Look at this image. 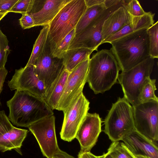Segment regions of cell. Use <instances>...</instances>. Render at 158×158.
Listing matches in <instances>:
<instances>
[{
	"mask_svg": "<svg viewBox=\"0 0 158 158\" xmlns=\"http://www.w3.org/2000/svg\"><path fill=\"white\" fill-rule=\"evenodd\" d=\"M9 109L8 117L13 125L28 127L35 123L54 115L44 99L29 93L15 90L6 102Z\"/></svg>",
	"mask_w": 158,
	"mask_h": 158,
	"instance_id": "6da1fadb",
	"label": "cell"
},
{
	"mask_svg": "<svg viewBox=\"0 0 158 158\" xmlns=\"http://www.w3.org/2000/svg\"><path fill=\"white\" fill-rule=\"evenodd\" d=\"M120 70L111 49H103L89 60L87 82L95 94L109 90L117 82Z\"/></svg>",
	"mask_w": 158,
	"mask_h": 158,
	"instance_id": "7a4b0ae2",
	"label": "cell"
},
{
	"mask_svg": "<svg viewBox=\"0 0 158 158\" xmlns=\"http://www.w3.org/2000/svg\"><path fill=\"white\" fill-rule=\"evenodd\" d=\"M147 29L133 33L110 43L111 49L122 71L131 69L150 57Z\"/></svg>",
	"mask_w": 158,
	"mask_h": 158,
	"instance_id": "3957f363",
	"label": "cell"
},
{
	"mask_svg": "<svg viewBox=\"0 0 158 158\" xmlns=\"http://www.w3.org/2000/svg\"><path fill=\"white\" fill-rule=\"evenodd\" d=\"M87 8L84 0H71L60 10L49 25L48 38L51 50L58 47L75 28Z\"/></svg>",
	"mask_w": 158,
	"mask_h": 158,
	"instance_id": "277c9868",
	"label": "cell"
},
{
	"mask_svg": "<svg viewBox=\"0 0 158 158\" xmlns=\"http://www.w3.org/2000/svg\"><path fill=\"white\" fill-rule=\"evenodd\" d=\"M104 131L112 142L122 141L135 130L133 108L123 97L112 104L104 121Z\"/></svg>",
	"mask_w": 158,
	"mask_h": 158,
	"instance_id": "5b68a950",
	"label": "cell"
},
{
	"mask_svg": "<svg viewBox=\"0 0 158 158\" xmlns=\"http://www.w3.org/2000/svg\"><path fill=\"white\" fill-rule=\"evenodd\" d=\"M154 59L150 57L127 70L122 71L118 80L120 84L124 97L132 106L140 102V92L146 79L152 73Z\"/></svg>",
	"mask_w": 158,
	"mask_h": 158,
	"instance_id": "8992f818",
	"label": "cell"
},
{
	"mask_svg": "<svg viewBox=\"0 0 158 158\" xmlns=\"http://www.w3.org/2000/svg\"><path fill=\"white\" fill-rule=\"evenodd\" d=\"M123 1L106 9L83 30L75 34L68 50L84 48L98 51L102 41V32L104 22L112 13L122 5Z\"/></svg>",
	"mask_w": 158,
	"mask_h": 158,
	"instance_id": "52a82bcc",
	"label": "cell"
},
{
	"mask_svg": "<svg viewBox=\"0 0 158 158\" xmlns=\"http://www.w3.org/2000/svg\"><path fill=\"white\" fill-rule=\"evenodd\" d=\"M132 106L135 129L156 142L158 140V101H150Z\"/></svg>",
	"mask_w": 158,
	"mask_h": 158,
	"instance_id": "ba28073f",
	"label": "cell"
},
{
	"mask_svg": "<svg viewBox=\"0 0 158 158\" xmlns=\"http://www.w3.org/2000/svg\"><path fill=\"white\" fill-rule=\"evenodd\" d=\"M89 102L81 93L63 112L64 118L60 138L70 142L75 138L78 130L89 109Z\"/></svg>",
	"mask_w": 158,
	"mask_h": 158,
	"instance_id": "9c48e42d",
	"label": "cell"
},
{
	"mask_svg": "<svg viewBox=\"0 0 158 158\" xmlns=\"http://www.w3.org/2000/svg\"><path fill=\"white\" fill-rule=\"evenodd\" d=\"M54 115L43 118L28 127L39 145L41 152L47 158H52L60 150L55 131Z\"/></svg>",
	"mask_w": 158,
	"mask_h": 158,
	"instance_id": "30bf717a",
	"label": "cell"
},
{
	"mask_svg": "<svg viewBox=\"0 0 158 158\" xmlns=\"http://www.w3.org/2000/svg\"><path fill=\"white\" fill-rule=\"evenodd\" d=\"M33 66L35 74L44 83L46 91L65 69L63 59L52 55L48 37L42 53Z\"/></svg>",
	"mask_w": 158,
	"mask_h": 158,
	"instance_id": "8fae6325",
	"label": "cell"
},
{
	"mask_svg": "<svg viewBox=\"0 0 158 158\" xmlns=\"http://www.w3.org/2000/svg\"><path fill=\"white\" fill-rule=\"evenodd\" d=\"M90 58L69 72L56 110L64 111L81 93L87 82Z\"/></svg>",
	"mask_w": 158,
	"mask_h": 158,
	"instance_id": "7c38bea8",
	"label": "cell"
},
{
	"mask_svg": "<svg viewBox=\"0 0 158 158\" xmlns=\"http://www.w3.org/2000/svg\"><path fill=\"white\" fill-rule=\"evenodd\" d=\"M8 85L11 90L27 92L44 99L46 92L44 84L35 74L32 65L16 69Z\"/></svg>",
	"mask_w": 158,
	"mask_h": 158,
	"instance_id": "4fadbf2b",
	"label": "cell"
},
{
	"mask_svg": "<svg viewBox=\"0 0 158 158\" xmlns=\"http://www.w3.org/2000/svg\"><path fill=\"white\" fill-rule=\"evenodd\" d=\"M102 123L98 114L87 113L81 122L75 137L80 146V152H90L96 144L102 131Z\"/></svg>",
	"mask_w": 158,
	"mask_h": 158,
	"instance_id": "5bb4252c",
	"label": "cell"
},
{
	"mask_svg": "<svg viewBox=\"0 0 158 158\" xmlns=\"http://www.w3.org/2000/svg\"><path fill=\"white\" fill-rule=\"evenodd\" d=\"M71 0H35L27 13L33 19L35 26L48 25L60 10Z\"/></svg>",
	"mask_w": 158,
	"mask_h": 158,
	"instance_id": "9a60e30c",
	"label": "cell"
},
{
	"mask_svg": "<svg viewBox=\"0 0 158 158\" xmlns=\"http://www.w3.org/2000/svg\"><path fill=\"white\" fill-rule=\"evenodd\" d=\"M122 141L135 156H145L158 158V148L156 142L135 130L126 135Z\"/></svg>",
	"mask_w": 158,
	"mask_h": 158,
	"instance_id": "2e32d148",
	"label": "cell"
},
{
	"mask_svg": "<svg viewBox=\"0 0 158 158\" xmlns=\"http://www.w3.org/2000/svg\"><path fill=\"white\" fill-rule=\"evenodd\" d=\"M155 14L151 12H147L140 16H132L131 22L125 26L118 31L103 41L101 44L111 43L121 38L136 32L147 29L154 24Z\"/></svg>",
	"mask_w": 158,
	"mask_h": 158,
	"instance_id": "e0dca14e",
	"label": "cell"
},
{
	"mask_svg": "<svg viewBox=\"0 0 158 158\" xmlns=\"http://www.w3.org/2000/svg\"><path fill=\"white\" fill-rule=\"evenodd\" d=\"M132 18V16L122 5L113 11L103 24L102 32V41L130 23Z\"/></svg>",
	"mask_w": 158,
	"mask_h": 158,
	"instance_id": "ac0fdd59",
	"label": "cell"
},
{
	"mask_svg": "<svg viewBox=\"0 0 158 158\" xmlns=\"http://www.w3.org/2000/svg\"><path fill=\"white\" fill-rule=\"evenodd\" d=\"M28 131L14 127L0 135V151L2 152L12 149L19 150L27 136Z\"/></svg>",
	"mask_w": 158,
	"mask_h": 158,
	"instance_id": "d6986e66",
	"label": "cell"
},
{
	"mask_svg": "<svg viewBox=\"0 0 158 158\" xmlns=\"http://www.w3.org/2000/svg\"><path fill=\"white\" fill-rule=\"evenodd\" d=\"M69 73L65 69L46 91L44 99L53 110L57 108Z\"/></svg>",
	"mask_w": 158,
	"mask_h": 158,
	"instance_id": "ffe728a7",
	"label": "cell"
},
{
	"mask_svg": "<svg viewBox=\"0 0 158 158\" xmlns=\"http://www.w3.org/2000/svg\"><path fill=\"white\" fill-rule=\"evenodd\" d=\"M93 51L84 48L68 50L63 58L65 69L70 72L81 63L89 58Z\"/></svg>",
	"mask_w": 158,
	"mask_h": 158,
	"instance_id": "44dd1931",
	"label": "cell"
},
{
	"mask_svg": "<svg viewBox=\"0 0 158 158\" xmlns=\"http://www.w3.org/2000/svg\"><path fill=\"white\" fill-rule=\"evenodd\" d=\"M106 9L104 3L87 7L75 28V34L83 30Z\"/></svg>",
	"mask_w": 158,
	"mask_h": 158,
	"instance_id": "7402d4cb",
	"label": "cell"
},
{
	"mask_svg": "<svg viewBox=\"0 0 158 158\" xmlns=\"http://www.w3.org/2000/svg\"><path fill=\"white\" fill-rule=\"evenodd\" d=\"M49 25L44 26L41 30L34 44L30 57L26 66L32 65L42 53L48 34Z\"/></svg>",
	"mask_w": 158,
	"mask_h": 158,
	"instance_id": "603a6c76",
	"label": "cell"
},
{
	"mask_svg": "<svg viewBox=\"0 0 158 158\" xmlns=\"http://www.w3.org/2000/svg\"><path fill=\"white\" fill-rule=\"evenodd\" d=\"M156 82V79H151L150 77L146 79L140 92V102L153 101H158V98L155 94L157 89Z\"/></svg>",
	"mask_w": 158,
	"mask_h": 158,
	"instance_id": "cb8c5ba5",
	"label": "cell"
},
{
	"mask_svg": "<svg viewBox=\"0 0 158 158\" xmlns=\"http://www.w3.org/2000/svg\"><path fill=\"white\" fill-rule=\"evenodd\" d=\"M148 42L149 54L154 58L158 57V21L146 30Z\"/></svg>",
	"mask_w": 158,
	"mask_h": 158,
	"instance_id": "d4e9b609",
	"label": "cell"
},
{
	"mask_svg": "<svg viewBox=\"0 0 158 158\" xmlns=\"http://www.w3.org/2000/svg\"><path fill=\"white\" fill-rule=\"evenodd\" d=\"M107 152L113 158H135L124 143L120 141L113 142Z\"/></svg>",
	"mask_w": 158,
	"mask_h": 158,
	"instance_id": "484cf974",
	"label": "cell"
},
{
	"mask_svg": "<svg viewBox=\"0 0 158 158\" xmlns=\"http://www.w3.org/2000/svg\"><path fill=\"white\" fill-rule=\"evenodd\" d=\"M75 34V28L64 38L58 47L51 50L52 56L59 59H63L68 50L70 42Z\"/></svg>",
	"mask_w": 158,
	"mask_h": 158,
	"instance_id": "4316f807",
	"label": "cell"
},
{
	"mask_svg": "<svg viewBox=\"0 0 158 158\" xmlns=\"http://www.w3.org/2000/svg\"><path fill=\"white\" fill-rule=\"evenodd\" d=\"M8 42L6 36L0 29V70L5 66L10 53Z\"/></svg>",
	"mask_w": 158,
	"mask_h": 158,
	"instance_id": "83f0119b",
	"label": "cell"
},
{
	"mask_svg": "<svg viewBox=\"0 0 158 158\" xmlns=\"http://www.w3.org/2000/svg\"><path fill=\"white\" fill-rule=\"evenodd\" d=\"M123 6L131 15L134 16H140L145 14V12L139 2L137 0H123Z\"/></svg>",
	"mask_w": 158,
	"mask_h": 158,
	"instance_id": "f1b7e54d",
	"label": "cell"
},
{
	"mask_svg": "<svg viewBox=\"0 0 158 158\" xmlns=\"http://www.w3.org/2000/svg\"><path fill=\"white\" fill-rule=\"evenodd\" d=\"M35 0H18L9 11L21 14L27 13L31 10Z\"/></svg>",
	"mask_w": 158,
	"mask_h": 158,
	"instance_id": "f546056e",
	"label": "cell"
},
{
	"mask_svg": "<svg viewBox=\"0 0 158 158\" xmlns=\"http://www.w3.org/2000/svg\"><path fill=\"white\" fill-rule=\"evenodd\" d=\"M14 126L11 124L4 110L0 111V135L11 130Z\"/></svg>",
	"mask_w": 158,
	"mask_h": 158,
	"instance_id": "4dcf8cb0",
	"label": "cell"
},
{
	"mask_svg": "<svg viewBox=\"0 0 158 158\" xmlns=\"http://www.w3.org/2000/svg\"><path fill=\"white\" fill-rule=\"evenodd\" d=\"M22 14V16L19 20L20 24L23 29H29L35 26L33 20L29 14L27 13Z\"/></svg>",
	"mask_w": 158,
	"mask_h": 158,
	"instance_id": "1f68e13d",
	"label": "cell"
},
{
	"mask_svg": "<svg viewBox=\"0 0 158 158\" xmlns=\"http://www.w3.org/2000/svg\"><path fill=\"white\" fill-rule=\"evenodd\" d=\"M18 0H0V14L9 12Z\"/></svg>",
	"mask_w": 158,
	"mask_h": 158,
	"instance_id": "d6a6232c",
	"label": "cell"
},
{
	"mask_svg": "<svg viewBox=\"0 0 158 158\" xmlns=\"http://www.w3.org/2000/svg\"><path fill=\"white\" fill-rule=\"evenodd\" d=\"M7 73L8 71L5 66L0 70V95L2 90L3 84ZM0 105H1L0 101Z\"/></svg>",
	"mask_w": 158,
	"mask_h": 158,
	"instance_id": "836d02e7",
	"label": "cell"
},
{
	"mask_svg": "<svg viewBox=\"0 0 158 158\" xmlns=\"http://www.w3.org/2000/svg\"><path fill=\"white\" fill-rule=\"evenodd\" d=\"M87 7L104 3L105 0H84Z\"/></svg>",
	"mask_w": 158,
	"mask_h": 158,
	"instance_id": "e575fe53",
	"label": "cell"
},
{
	"mask_svg": "<svg viewBox=\"0 0 158 158\" xmlns=\"http://www.w3.org/2000/svg\"><path fill=\"white\" fill-rule=\"evenodd\" d=\"M56 158H76L60 149L54 155Z\"/></svg>",
	"mask_w": 158,
	"mask_h": 158,
	"instance_id": "d590c367",
	"label": "cell"
},
{
	"mask_svg": "<svg viewBox=\"0 0 158 158\" xmlns=\"http://www.w3.org/2000/svg\"><path fill=\"white\" fill-rule=\"evenodd\" d=\"M122 0H105L104 2L106 9L115 5L119 3Z\"/></svg>",
	"mask_w": 158,
	"mask_h": 158,
	"instance_id": "8d00e7d4",
	"label": "cell"
},
{
	"mask_svg": "<svg viewBox=\"0 0 158 158\" xmlns=\"http://www.w3.org/2000/svg\"><path fill=\"white\" fill-rule=\"evenodd\" d=\"M78 158H89L86 152H79L78 155Z\"/></svg>",
	"mask_w": 158,
	"mask_h": 158,
	"instance_id": "74e56055",
	"label": "cell"
},
{
	"mask_svg": "<svg viewBox=\"0 0 158 158\" xmlns=\"http://www.w3.org/2000/svg\"><path fill=\"white\" fill-rule=\"evenodd\" d=\"M89 158H100L99 156H96L92 153L90 152H86Z\"/></svg>",
	"mask_w": 158,
	"mask_h": 158,
	"instance_id": "f35d334b",
	"label": "cell"
},
{
	"mask_svg": "<svg viewBox=\"0 0 158 158\" xmlns=\"http://www.w3.org/2000/svg\"><path fill=\"white\" fill-rule=\"evenodd\" d=\"M100 158H113L107 152L103 153V155L99 156Z\"/></svg>",
	"mask_w": 158,
	"mask_h": 158,
	"instance_id": "ab89813d",
	"label": "cell"
},
{
	"mask_svg": "<svg viewBox=\"0 0 158 158\" xmlns=\"http://www.w3.org/2000/svg\"><path fill=\"white\" fill-rule=\"evenodd\" d=\"M135 158H152L147 156L137 155L135 156Z\"/></svg>",
	"mask_w": 158,
	"mask_h": 158,
	"instance_id": "60d3db41",
	"label": "cell"
},
{
	"mask_svg": "<svg viewBox=\"0 0 158 158\" xmlns=\"http://www.w3.org/2000/svg\"><path fill=\"white\" fill-rule=\"evenodd\" d=\"M8 13V12H6L4 13L0 14V21Z\"/></svg>",
	"mask_w": 158,
	"mask_h": 158,
	"instance_id": "b9f144b4",
	"label": "cell"
},
{
	"mask_svg": "<svg viewBox=\"0 0 158 158\" xmlns=\"http://www.w3.org/2000/svg\"><path fill=\"white\" fill-rule=\"evenodd\" d=\"M52 158H56L55 157H53Z\"/></svg>",
	"mask_w": 158,
	"mask_h": 158,
	"instance_id": "7bdbcfd3",
	"label": "cell"
}]
</instances>
